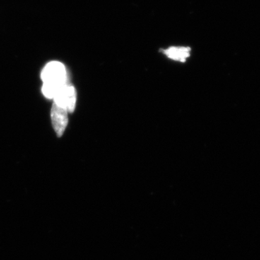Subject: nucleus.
<instances>
[{"mask_svg": "<svg viewBox=\"0 0 260 260\" xmlns=\"http://www.w3.org/2000/svg\"><path fill=\"white\" fill-rule=\"evenodd\" d=\"M54 104L64 108L68 113H73L76 106L77 93L75 87L69 83H67L56 94L53 99Z\"/></svg>", "mask_w": 260, "mask_h": 260, "instance_id": "2", "label": "nucleus"}, {"mask_svg": "<svg viewBox=\"0 0 260 260\" xmlns=\"http://www.w3.org/2000/svg\"><path fill=\"white\" fill-rule=\"evenodd\" d=\"M68 112L64 108L53 104L51 111V121L53 126L57 137H61L64 134L68 123Z\"/></svg>", "mask_w": 260, "mask_h": 260, "instance_id": "3", "label": "nucleus"}, {"mask_svg": "<svg viewBox=\"0 0 260 260\" xmlns=\"http://www.w3.org/2000/svg\"><path fill=\"white\" fill-rule=\"evenodd\" d=\"M191 49L189 47H170L162 50V53L166 54L169 59L173 60L184 62L188 57L190 56Z\"/></svg>", "mask_w": 260, "mask_h": 260, "instance_id": "4", "label": "nucleus"}, {"mask_svg": "<svg viewBox=\"0 0 260 260\" xmlns=\"http://www.w3.org/2000/svg\"><path fill=\"white\" fill-rule=\"evenodd\" d=\"M43 83L65 85L68 83V73L66 68L59 61H51L48 63L42 72Z\"/></svg>", "mask_w": 260, "mask_h": 260, "instance_id": "1", "label": "nucleus"}]
</instances>
